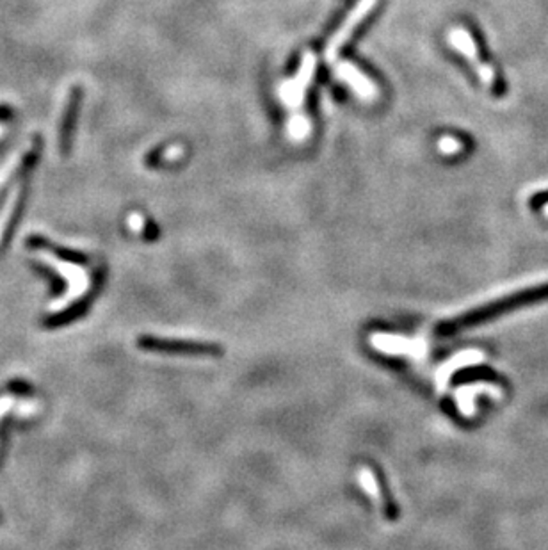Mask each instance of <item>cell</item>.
Wrapping results in <instances>:
<instances>
[{
    "instance_id": "obj_12",
    "label": "cell",
    "mask_w": 548,
    "mask_h": 550,
    "mask_svg": "<svg viewBox=\"0 0 548 550\" xmlns=\"http://www.w3.org/2000/svg\"><path fill=\"white\" fill-rule=\"evenodd\" d=\"M472 141H463L454 136H442L438 139V148L443 155H456L458 152H463L465 148H472Z\"/></svg>"
},
{
    "instance_id": "obj_11",
    "label": "cell",
    "mask_w": 548,
    "mask_h": 550,
    "mask_svg": "<svg viewBox=\"0 0 548 550\" xmlns=\"http://www.w3.org/2000/svg\"><path fill=\"white\" fill-rule=\"evenodd\" d=\"M30 146H32V145L29 143V145H23L21 148L14 150L13 154H11L8 157V161L4 163V166L0 167V191L4 189V185L8 183V180L11 179V175H13L14 171H17L18 167H20V164L23 163V159H26V155L29 154Z\"/></svg>"
},
{
    "instance_id": "obj_13",
    "label": "cell",
    "mask_w": 548,
    "mask_h": 550,
    "mask_svg": "<svg viewBox=\"0 0 548 550\" xmlns=\"http://www.w3.org/2000/svg\"><path fill=\"white\" fill-rule=\"evenodd\" d=\"M310 128H312L310 120H308L305 114H294L292 118H290L289 132L290 136H292V139H296V141L305 139V137L310 134Z\"/></svg>"
},
{
    "instance_id": "obj_16",
    "label": "cell",
    "mask_w": 548,
    "mask_h": 550,
    "mask_svg": "<svg viewBox=\"0 0 548 550\" xmlns=\"http://www.w3.org/2000/svg\"><path fill=\"white\" fill-rule=\"evenodd\" d=\"M180 157H183L182 146H170V148L162 152V155L159 159H161L162 163H173V161H176Z\"/></svg>"
},
{
    "instance_id": "obj_7",
    "label": "cell",
    "mask_w": 548,
    "mask_h": 550,
    "mask_svg": "<svg viewBox=\"0 0 548 550\" xmlns=\"http://www.w3.org/2000/svg\"><path fill=\"white\" fill-rule=\"evenodd\" d=\"M360 478H361V485L365 487V490H369L370 493H374L376 497H379V499L383 500V513H385V516H387L388 520H396L397 516H399V508H397V504L394 502V499L390 497V491L387 490L385 485H383V488L379 490V485H381L383 479L376 473V470L363 469L360 473Z\"/></svg>"
},
{
    "instance_id": "obj_10",
    "label": "cell",
    "mask_w": 548,
    "mask_h": 550,
    "mask_svg": "<svg viewBox=\"0 0 548 550\" xmlns=\"http://www.w3.org/2000/svg\"><path fill=\"white\" fill-rule=\"evenodd\" d=\"M451 43L458 48V50L463 52V56L467 57L470 63L477 64V68L483 64L479 61V56H477L476 45H474V39L472 36H470V32H467V30L463 29H454L451 32Z\"/></svg>"
},
{
    "instance_id": "obj_3",
    "label": "cell",
    "mask_w": 548,
    "mask_h": 550,
    "mask_svg": "<svg viewBox=\"0 0 548 550\" xmlns=\"http://www.w3.org/2000/svg\"><path fill=\"white\" fill-rule=\"evenodd\" d=\"M38 256L41 258L43 262H45V264H48L52 269H56L57 273L63 274V276L66 278L70 283V289H68V292H66V296H64V299L63 301H59V303L52 305L54 308L68 305L73 298H77V296L82 294V292L88 289V276H85L84 269H81L79 265H75V264H70V262L63 261V258L56 256L52 252L43 249V247H39L38 249Z\"/></svg>"
},
{
    "instance_id": "obj_8",
    "label": "cell",
    "mask_w": 548,
    "mask_h": 550,
    "mask_svg": "<svg viewBox=\"0 0 548 550\" xmlns=\"http://www.w3.org/2000/svg\"><path fill=\"white\" fill-rule=\"evenodd\" d=\"M493 383V385H506V380L502 378L498 372H495L491 367L488 365H476V367H467L463 371H458L452 376V385H472V383Z\"/></svg>"
},
{
    "instance_id": "obj_14",
    "label": "cell",
    "mask_w": 548,
    "mask_h": 550,
    "mask_svg": "<svg viewBox=\"0 0 548 550\" xmlns=\"http://www.w3.org/2000/svg\"><path fill=\"white\" fill-rule=\"evenodd\" d=\"M489 88H491V93L495 99H502L507 93L506 79H504L500 70H495V75H493V81L489 82Z\"/></svg>"
},
{
    "instance_id": "obj_2",
    "label": "cell",
    "mask_w": 548,
    "mask_h": 550,
    "mask_svg": "<svg viewBox=\"0 0 548 550\" xmlns=\"http://www.w3.org/2000/svg\"><path fill=\"white\" fill-rule=\"evenodd\" d=\"M137 346L145 351L161 354H179V356H200V358H217L223 356V347L219 344L210 342H191V340H174V338H159V337H139Z\"/></svg>"
},
{
    "instance_id": "obj_15",
    "label": "cell",
    "mask_w": 548,
    "mask_h": 550,
    "mask_svg": "<svg viewBox=\"0 0 548 550\" xmlns=\"http://www.w3.org/2000/svg\"><path fill=\"white\" fill-rule=\"evenodd\" d=\"M548 205V191H541V192H536L534 196L529 200V207H531L532 210H536V212H540L543 207H547Z\"/></svg>"
},
{
    "instance_id": "obj_9",
    "label": "cell",
    "mask_w": 548,
    "mask_h": 550,
    "mask_svg": "<svg viewBox=\"0 0 548 550\" xmlns=\"http://www.w3.org/2000/svg\"><path fill=\"white\" fill-rule=\"evenodd\" d=\"M20 194H21V183L17 182L13 187H11L8 198L4 200V205H2V209H0V241L4 237L11 219H13L14 210H17L18 201H20Z\"/></svg>"
},
{
    "instance_id": "obj_4",
    "label": "cell",
    "mask_w": 548,
    "mask_h": 550,
    "mask_svg": "<svg viewBox=\"0 0 548 550\" xmlns=\"http://www.w3.org/2000/svg\"><path fill=\"white\" fill-rule=\"evenodd\" d=\"M376 4H378V0H360V2L354 6L353 11L349 13L347 20L342 23L341 29L336 30L335 34H333V38L329 39V43H327L326 59L329 61V63H332V61H336V57L341 54V48L344 47L349 39H351L354 30L358 29V26H360L361 21L369 17L370 11L376 8Z\"/></svg>"
},
{
    "instance_id": "obj_6",
    "label": "cell",
    "mask_w": 548,
    "mask_h": 550,
    "mask_svg": "<svg viewBox=\"0 0 548 550\" xmlns=\"http://www.w3.org/2000/svg\"><path fill=\"white\" fill-rule=\"evenodd\" d=\"M336 77L344 81L345 84L354 91V93L363 100H376L378 99V85L367 77L365 73L356 68L351 61H342L336 64L335 68Z\"/></svg>"
},
{
    "instance_id": "obj_17",
    "label": "cell",
    "mask_w": 548,
    "mask_h": 550,
    "mask_svg": "<svg viewBox=\"0 0 548 550\" xmlns=\"http://www.w3.org/2000/svg\"><path fill=\"white\" fill-rule=\"evenodd\" d=\"M2 132H4V128H2V125H0V136H2Z\"/></svg>"
},
{
    "instance_id": "obj_1",
    "label": "cell",
    "mask_w": 548,
    "mask_h": 550,
    "mask_svg": "<svg viewBox=\"0 0 548 550\" xmlns=\"http://www.w3.org/2000/svg\"><path fill=\"white\" fill-rule=\"evenodd\" d=\"M541 301H548V283L518 290V292L509 294L507 298L497 299V301H491V303L483 305L479 308H474V310L467 312L463 316L443 320V323L438 325L436 333L442 335V337H451L456 333L467 332V329L474 328V326L483 325L486 320L497 319V317L506 316L509 312L518 310V308L527 307V305L541 303Z\"/></svg>"
},
{
    "instance_id": "obj_5",
    "label": "cell",
    "mask_w": 548,
    "mask_h": 550,
    "mask_svg": "<svg viewBox=\"0 0 548 550\" xmlns=\"http://www.w3.org/2000/svg\"><path fill=\"white\" fill-rule=\"evenodd\" d=\"M314 72H315V56L312 52H308L303 59L301 70L292 81L285 82L283 85L280 88V96L283 100V103L287 107H292V109H299L305 100V93L310 85L312 79H314Z\"/></svg>"
}]
</instances>
